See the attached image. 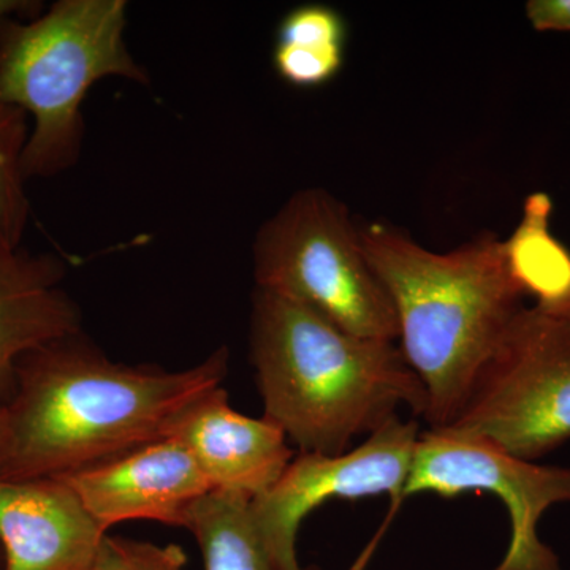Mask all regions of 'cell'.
<instances>
[{"instance_id": "8fae6325", "label": "cell", "mask_w": 570, "mask_h": 570, "mask_svg": "<svg viewBox=\"0 0 570 570\" xmlns=\"http://www.w3.org/2000/svg\"><path fill=\"white\" fill-rule=\"evenodd\" d=\"M168 438L193 453L213 491L249 499L272 489L295 459L279 426L236 412L223 387L187 409Z\"/></svg>"}, {"instance_id": "4fadbf2b", "label": "cell", "mask_w": 570, "mask_h": 570, "mask_svg": "<svg viewBox=\"0 0 570 570\" xmlns=\"http://www.w3.org/2000/svg\"><path fill=\"white\" fill-rule=\"evenodd\" d=\"M553 202L546 193L524 200L523 214L504 245L513 281L535 306L562 313L570 303V250L551 232Z\"/></svg>"}, {"instance_id": "7402d4cb", "label": "cell", "mask_w": 570, "mask_h": 570, "mask_svg": "<svg viewBox=\"0 0 570 570\" xmlns=\"http://www.w3.org/2000/svg\"><path fill=\"white\" fill-rule=\"evenodd\" d=\"M3 568V554H2V547H0V570Z\"/></svg>"}, {"instance_id": "8992f818", "label": "cell", "mask_w": 570, "mask_h": 570, "mask_svg": "<svg viewBox=\"0 0 570 570\" xmlns=\"http://www.w3.org/2000/svg\"><path fill=\"white\" fill-rule=\"evenodd\" d=\"M442 431L538 461L570 439V318L524 306Z\"/></svg>"}, {"instance_id": "9a60e30c", "label": "cell", "mask_w": 570, "mask_h": 570, "mask_svg": "<svg viewBox=\"0 0 570 570\" xmlns=\"http://www.w3.org/2000/svg\"><path fill=\"white\" fill-rule=\"evenodd\" d=\"M347 26L333 7L311 3L288 11L277 28L273 63L281 80L318 88L336 78L346 61Z\"/></svg>"}, {"instance_id": "52a82bcc", "label": "cell", "mask_w": 570, "mask_h": 570, "mask_svg": "<svg viewBox=\"0 0 570 570\" xmlns=\"http://www.w3.org/2000/svg\"><path fill=\"white\" fill-rule=\"evenodd\" d=\"M466 491L494 494L509 510V549L491 570H562L560 557L540 539L539 521L553 505L570 502V468L521 460L482 439L420 433L403 498Z\"/></svg>"}, {"instance_id": "30bf717a", "label": "cell", "mask_w": 570, "mask_h": 570, "mask_svg": "<svg viewBox=\"0 0 570 570\" xmlns=\"http://www.w3.org/2000/svg\"><path fill=\"white\" fill-rule=\"evenodd\" d=\"M105 538L62 479H0L2 570H94Z\"/></svg>"}, {"instance_id": "e0dca14e", "label": "cell", "mask_w": 570, "mask_h": 570, "mask_svg": "<svg viewBox=\"0 0 570 570\" xmlns=\"http://www.w3.org/2000/svg\"><path fill=\"white\" fill-rule=\"evenodd\" d=\"M184 566L186 554L181 547L107 535L94 570H184Z\"/></svg>"}, {"instance_id": "2e32d148", "label": "cell", "mask_w": 570, "mask_h": 570, "mask_svg": "<svg viewBox=\"0 0 570 570\" xmlns=\"http://www.w3.org/2000/svg\"><path fill=\"white\" fill-rule=\"evenodd\" d=\"M31 132L28 115L0 96V235L21 246L31 216L22 154Z\"/></svg>"}, {"instance_id": "44dd1931", "label": "cell", "mask_w": 570, "mask_h": 570, "mask_svg": "<svg viewBox=\"0 0 570 570\" xmlns=\"http://www.w3.org/2000/svg\"><path fill=\"white\" fill-rule=\"evenodd\" d=\"M557 314H561V316H566V317L570 318V303H569L568 307H566V309L562 311V313H557Z\"/></svg>"}, {"instance_id": "277c9868", "label": "cell", "mask_w": 570, "mask_h": 570, "mask_svg": "<svg viewBox=\"0 0 570 570\" xmlns=\"http://www.w3.org/2000/svg\"><path fill=\"white\" fill-rule=\"evenodd\" d=\"M124 0H59L0 26V96L31 122L26 179L52 178L80 159L89 89L105 78L148 85L126 43Z\"/></svg>"}, {"instance_id": "7c38bea8", "label": "cell", "mask_w": 570, "mask_h": 570, "mask_svg": "<svg viewBox=\"0 0 570 570\" xmlns=\"http://www.w3.org/2000/svg\"><path fill=\"white\" fill-rule=\"evenodd\" d=\"M55 254H33L0 235V403L9 401L21 356L81 333V313L62 287Z\"/></svg>"}, {"instance_id": "3957f363", "label": "cell", "mask_w": 570, "mask_h": 570, "mask_svg": "<svg viewBox=\"0 0 570 570\" xmlns=\"http://www.w3.org/2000/svg\"><path fill=\"white\" fill-rule=\"evenodd\" d=\"M367 262L389 292L397 341L425 385L430 430H442L463 409L524 295L497 235L483 234L438 254L392 225H358Z\"/></svg>"}, {"instance_id": "ffe728a7", "label": "cell", "mask_w": 570, "mask_h": 570, "mask_svg": "<svg viewBox=\"0 0 570 570\" xmlns=\"http://www.w3.org/2000/svg\"><path fill=\"white\" fill-rule=\"evenodd\" d=\"M10 444L9 414H7L6 404L0 403V469L7 460Z\"/></svg>"}, {"instance_id": "d6986e66", "label": "cell", "mask_w": 570, "mask_h": 570, "mask_svg": "<svg viewBox=\"0 0 570 570\" xmlns=\"http://www.w3.org/2000/svg\"><path fill=\"white\" fill-rule=\"evenodd\" d=\"M43 10V3L36 0H0V26L11 18H36Z\"/></svg>"}, {"instance_id": "5b68a950", "label": "cell", "mask_w": 570, "mask_h": 570, "mask_svg": "<svg viewBox=\"0 0 570 570\" xmlns=\"http://www.w3.org/2000/svg\"><path fill=\"white\" fill-rule=\"evenodd\" d=\"M255 287L316 311L352 335L397 341L395 307L347 206L321 187L292 195L255 236Z\"/></svg>"}, {"instance_id": "ac0fdd59", "label": "cell", "mask_w": 570, "mask_h": 570, "mask_svg": "<svg viewBox=\"0 0 570 570\" xmlns=\"http://www.w3.org/2000/svg\"><path fill=\"white\" fill-rule=\"evenodd\" d=\"M527 18L538 32H570V0H530Z\"/></svg>"}, {"instance_id": "6da1fadb", "label": "cell", "mask_w": 570, "mask_h": 570, "mask_svg": "<svg viewBox=\"0 0 570 570\" xmlns=\"http://www.w3.org/2000/svg\"><path fill=\"white\" fill-rule=\"evenodd\" d=\"M227 373V347L183 371L111 362L81 333L36 348L18 362L6 403L0 479H59L168 438Z\"/></svg>"}, {"instance_id": "5bb4252c", "label": "cell", "mask_w": 570, "mask_h": 570, "mask_svg": "<svg viewBox=\"0 0 570 570\" xmlns=\"http://www.w3.org/2000/svg\"><path fill=\"white\" fill-rule=\"evenodd\" d=\"M205 570H285L255 521L253 499L212 491L187 513Z\"/></svg>"}, {"instance_id": "9c48e42d", "label": "cell", "mask_w": 570, "mask_h": 570, "mask_svg": "<svg viewBox=\"0 0 570 570\" xmlns=\"http://www.w3.org/2000/svg\"><path fill=\"white\" fill-rule=\"evenodd\" d=\"M59 479L104 530L130 520L184 528L195 502L213 491L193 453L176 438Z\"/></svg>"}, {"instance_id": "ba28073f", "label": "cell", "mask_w": 570, "mask_h": 570, "mask_svg": "<svg viewBox=\"0 0 570 570\" xmlns=\"http://www.w3.org/2000/svg\"><path fill=\"white\" fill-rule=\"evenodd\" d=\"M419 438L417 422L396 417L352 452L295 456L275 485L253 499L255 521L283 568L305 570L296 560V532L302 521L328 499L389 494L397 504L403 499Z\"/></svg>"}, {"instance_id": "7a4b0ae2", "label": "cell", "mask_w": 570, "mask_h": 570, "mask_svg": "<svg viewBox=\"0 0 570 570\" xmlns=\"http://www.w3.org/2000/svg\"><path fill=\"white\" fill-rule=\"evenodd\" d=\"M250 360L264 417L299 453L343 455L397 411L425 417L428 395L395 341L352 335L305 305L255 287Z\"/></svg>"}]
</instances>
